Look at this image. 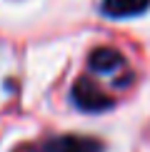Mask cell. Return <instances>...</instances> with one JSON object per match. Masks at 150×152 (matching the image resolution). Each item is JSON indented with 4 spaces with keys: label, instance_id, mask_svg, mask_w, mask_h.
I'll list each match as a JSON object with an SVG mask.
<instances>
[{
    "label": "cell",
    "instance_id": "1",
    "mask_svg": "<svg viewBox=\"0 0 150 152\" xmlns=\"http://www.w3.org/2000/svg\"><path fill=\"white\" fill-rule=\"evenodd\" d=\"M70 97H73V102L78 105L80 110H85V112H103V110H110V107L115 105V100H112L108 92H103L95 82L88 80V77H80L73 85Z\"/></svg>",
    "mask_w": 150,
    "mask_h": 152
},
{
    "label": "cell",
    "instance_id": "2",
    "mask_svg": "<svg viewBox=\"0 0 150 152\" xmlns=\"http://www.w3.org/2000/svg\"><path fill=\"white\" fill-rule=\"evenodd\" d=\"M43 152H103V142L85 135H60L53 137Z\"/></svg>",
    "mask_w": 150,
    "mask_h": 152
},
{
    "label": "cell",
    "instance_id": "3",
    "mask_svg": "<svg viewBox=\"0 0 150 152\" xmlns=\"http://www.w3.org/2000/svg\"><path fill=\"white\" fill-rule=\"evenodd\" d=\"M88 65H90V70L108 75V72L123 70V67H125V60H123V55L118 53V50H112V48H98V50H93V53H90Z\"/></svg>",
    "mask_w": 150,
    "mask_h": 152
},
{
    "label": "cell",
    "instance_id": "4",
    "mask_svg": "<svg viewBox=\"0 0 150 152\" xmlns=\"http://www.w3.org/2000/svg\"><path fill=\"white\" fill-rule=\"evenodd\" d=\"M150 8V0H103V15L108 18H135Z\"/></svg>",
    "mask_w": 150,
    "mask_h": 152
},
{
    "label": "cell",
    "instance_id": "5",
    "mask_svg": "<svg viewBox=\"0 0 150 152\" xmlns=\"http://www.w3.org/2000/svg\"><path fill=\"white\" fill-rule=\"evenodd\" d=\"M12 152H43V150H38V147H33V145H20V147H15Z\"/></svg>",
    "mask_w": 150,
    "mask_h": 152
}]
</instances>
